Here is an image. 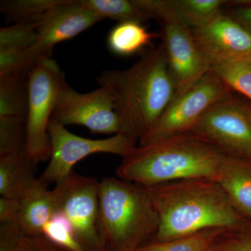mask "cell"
<instances>
[{
  "instance_id": "6da1fadb",
  "label": "cell",
  "mask_w": 251,
  "mask_h": 251,
  "mask_svg": "<svg viewBox=\"0 0 251 251\" xmlns=\"http://www.w3.org/2000/svg\"><path fill=\"white\" fill-rule=\"evenodd\" d=\"M145 188L159 220L153 242L173 240L207 229L251 228V222L238 212L214 180H178Z\"/></svg>"
},
{
  "instance_id": "7a4b0ae2",
  "label": "cell",
  "mask_w": 251,
  "mask_h": 251,
  "mask_svg": "<svg viewBox=\"0 0 251 251\" xmlns=\"http://www.w3.org/2000/svg\"><path fill=\"white\" fill-rule=\"evenodd\" d=\"M100 86L111 90L121 134L135 141L151 129L176 94L163 43L125 71H104Z\"/></svg>"
},
{
  "instance_id": "3957f363",
  "label": "cell",
  "mask_w": 251,
  "mask_h": 251,
  "mask_svg": "<svg viewBox=\"0 0 251 251\" xmlns=\"http://www.w3.org/2000/svg\"><path fill=\"white\" fill-rule=\"evenodd\" d=\"M227 153L195 133L138 146L117 168L119 178L144 187L178 180L216 181Z\"/></svg>"
},
{
  "instance_id": "277c9868",
  "label": "cell",
  "mask_w": 251,
  "mask_h": 251,
  "mask_svg": "<svg viewBox=\"0 0 251 251\" xmlns=\"http://www.w3.org/2000/svg\"><path fill=\"white\" fill-rule=\"evenodd\" d=\"M102 238L108 251H135L152 242L159 220L146 188L109 176L99 187Z\"/></svg>"
},
{
  "instance_id": "5b68a950",
  "label": "cell",
  "mask_w": 251,
  "mask_h": 251,
  "mask_svg": "<svg viewBox=\"0 0 251 251\" xmlns=\"http://www.w3.org/2000/svg\"><path fill=\"white\" fill-rule=\"evenodd\" d=\"M67 85L65 74L50 56L39 57L28 74V111L24 151L36 166L50 157L48 127L59 92Z\"/></svg>"
},
{
  "instance_id": "8992f818",
  "label": "cell",
  "mask_w": 251,
  "mask_h": 251,
  "mask_svg": "<svg viewBox=\"0 0 251 251\" xmlns=\"http://www.w3.org/2000/svg\"><path fill=\"white\" fill-rule=\"evenodd\" d=\"M54 184L52 191L55 212L69 220L80 247L85 251H108L100 232V181L72 172Z\"/></svg>"
},
{
  "instance_id": "52a82bcc",
  "label": "cell",
  "mask_w": 251,
  "mask_h": 251,
  "mask_svg": "<svg viewBox=\"0 0 251 251\" xmlns=\"http://www.w3.org/2000/svg\"><path fill=\"white\" fill-rule=\"evenodd\" d=\"M231 92L210 70L192 87L175 96L151 129L142 137L138 146L190 133L208 109L231 99Z\"/></svg>"
},
{
  "instance_id": "ba28073f",
  "label": "cell",
  "mask_w": 251,
  "mask_h": 251,
  "mask_svg": "<svg viewBox=\"0 0 251 251\" xmlns=\"http://www.w3.org/2000/svg\"><path fill=\"white\" fill-rule=\"evenodd\" d=\"M51 153L49 165L39 179L47 185L55 184L72 173L73 167L90 155L112 153L128 156L137 148V142L118 133L105 139L92 140L73 134L65 126L51 119L48 127Z\"/></svg>"
},
{
  "instance_id": "9c48e42d",
  "label": "cell",
  "mask_w": 251,
  "mask_h": 251,
  "mask_svg": "<svg viewBox=\"0 0 251 251\" xmlns=\"http://www.w3.org/2000/svg\"><path fill=\"white\" fill-rule=\"evenodd\" d=\"M52 119L64 126H84L94 133L120 132L113 93L105 86L82 94L66 85L57 97Z\"/></svg>"
},
{
  "instance_id": "30bf717a",
  "label": "cell",
  "mask_w": 251,
  "mask_h": 251,
  "mask_svg": "<svg viewBox=\"0 0 251 251\" xmlns=\"http://www.w3.org/2000/svg\"><path fill=\"white\" fill-rule=\"evenodd\" d=\"M191 132L227 154L251 161V125L240 104L231 99L208 109Z\"/></svg>"
},
{
  "instance_id": "8fae6325",
  "label": "cell",
  "mask_w": 251,
  "mask_h": 251,
  "mask_svg": "<svg viewBox=\"0 0 251 251\" xmlns=\"http://www.w3.org/2000/svg\"><path fill=\"white\" fill-rule=\"evenodd\" d=\"M101 20L80 0H58L41 18L37 40L28 52L36 59L50 56L54 46L75 37Z\"/></svg>"
},
{
  "instance_id": "7c38bea8",
  "label": "cell",
  "mask_w": 251,
  "mask_h": 251,
  "mask_svg": "<svg viewBox=\"0 0 251 251\" xmlns=\"http://www.w3.org/2000/svg\"><path fill=\"white\" fill-rule=\"evenodd\" d=\"M163 25V44L177 95L210 72V63L195 43L191 29L175 21Z\"/></svg>"
},
{
  "instance_id": "4fadbf2b",
  "label": "cell",
  "mask_w": 251,
  "mask_h": 251,
  "mask_svg": "<svg viewBox=\"0 0 251 251\" xmlns=\"http://www.w3.org/2000/svg\"><path fill=\"white\" fill-rule=\"evenodd\" d=\"M195 43L211 64L251 55V34L221 12L202 27L191 29Z\"/></svg>"
},
{
  "instance_id": "5bb4252c",
  "label": "cell",
  "mask_w": 251,
  "mask_h": 251,
  "mask_svg": "<svg viewBox=\"0 0 251 251\" xmlns=\"http://www.w3.org/2000/svg\"><path fill=\"white\" fill-rule=\"evenodd\" d=\"M151 18L175 21L189 29L201 27L221 14L226 0H135Z\"/></svg>"
},
{
  "instance_id": "9a60e30c",
  "label": "cell",
  "mask_w": 251,
  "mask_h": 251,
  "mask_svg": "<svg viewBox=\"0 0 251 251\" xmlns=\"http://www.w3.org/2000/svg\"><path fill=\"white\" fill-rule=\"evenodd\" d=\"M55 213L52 190L40 179L19 199L16 227L22 236L40 235L43 227Z\"/></svg>"
},
{
  "instance_id": "2e32d148",
  "label": "cell",
  "mask_w": 251,
  "mask_h": 251,
  "mask_svg": "<svg viewBox=\"0 0 251 251\" xmlns=\"http://www.w3.org/2000/svg\"><path fill=\"white\" fill-rule=\"evenodd\" d=\"M216 181L238 212L251 222V161L227 155Z\"/></svg>"
},
{
  "instance_id": "e0dca14e",
  "label": "cell",
  "mask_w": 251,
  "mask_h": 251,
  "mask_svg": "<svg viewBox=\"0 0 251 251\" xmlns=\"http://www.w3.org/2000/svg\"><path fill=\"white\" fill-rule=\"evenodd\" d=\"M36 165L27 158L24 150L0 155V195L21 199L37 182Z\"/></svg>"
},
{
  "instance_id": "ac0fdd59",
  "label": "cell",
  "mask_w": 251,
  "mask_h": 251,
  "mask_svg": "<svg viewBox=\"0 0 251 251\" xmlns=\"http://www.w3.org/2000/svg\"><path fill=\"white\" fill-rule=\"evenodd\" d=\"M28 74L0 77V121L27 123Z\"/></svg>"
},
{
  "instance_id": "d6986e66",
  "label": "cell",
  "mask_w": 251,
  "mask_h": 251,
  "mask_svg": "<svg viewBox=\"0 0 251 251\" xmlns=\"http://www.w3.org/2000/svg\"><path fill=\"white\" fill-rule=\"evenodd\" d=\"M156 36L155 33L150 32L144 27L143 23H120L109 33L108 48L114 54L127 57L150 45Z\"/></svg>"
},
{
  "instance_id": "ffe728a7",
  "label": "cell",
  "mask_w": 251,
  "mask_h": 251,
  "mask_svg": "<svg viewBox=\"0 0 251 251\" xmlns=\"http://www.w3.org/2000/svg\"><path fill=\"white\" fill-rule=\"evenodd\" d=\"M227 230L229 229H204L173 240L151 242L135 251H212L220 237Z\"/></svg>"
},
{
  "instance_id": "44dd1931",
  "label": "cell",
  "mask_w": 251,
  "mask_h": 251,
  "mask_svg": "<svg viewBox=\"0 0 251 251\" xmlns=\"http://www.w3.org/2000/svg\"><path fill=\"white\" fill-rule=\"evenodd\" d=\"M80 2L103 19L109 18L119 23H143L151 18L135 0H80Z\"/></svg>"
},
{
  "instance_id": "7402d4cb",
  "label": "cell",
  "mask_w": 251,
  "mask_h": 251,
  "mask_svg": "<svg viewBox=\"0 0 251 251\" xmlns=\"http://www.w3.org/2000/svg\"><path fill=\"white\" fill-rule=\"evenodd\" d=\"M211 71L231 90L251 100V55L211 64Z\"/></svg>"
},
{
  "instance_id": "603a6c76",
  "label": "cell",
  "mask_w": 251,
  "mask_h": 251,
  "mask_svg": "<svg viewBox=\"0 0 251 251\" xmlns=\"http://www.w3.org/2000/svg\"><path fill=\"white\" fill-rule=\"evenodd\" d=\"M58 0H9L1 3V11L9 22L40 21Z\"/></svg>"
},
{
  "instance_id": "cb8c5ba5",
  "label": "cell",
  "mask_w": 251,
  "mask_h": 251,
  "mask_svg": "<svg viewBox=\"0 0 251 251\" xmlns=\"http://www.w3.org/2000/svg\"><path fill=\"white\" fill-rule=\"evenodd\" d=\"M40 21H26L0 29V49L28 50L37 40L38 27Z\"/></svg>"
},
{
  "instance_id": "d4e9b609",
  "label": "cell",
  "mask_w": 251,
  "mask_h": 251,
  "mask_svg": "<svg viewBox=\"0 0 251 251\" xmlns=\"http://www.w3.org/2000/svg\"><path fill=\"white\" fill-rule=\"evenodd\" d=\"M42 234L67 251H85L74 238L69 220L61 213H54L43 227Z\"/></svg>"
},
{
  "instance_id": "484cf974",
  "label": "cell",
  "mask_w": 251,
  "mask_h": 251,
  "mask_svg": "<svg viewBox=\"0 0 251 251\" xmlns=\"http://www.w3.org/2000/svg\"><path fill=\"white\" fill-rule=\"evenodd\" d=\"M36 60L28 50L0 49V77L29 73Z\"/></svg>"
},
{
  "instance_id": "4316f807",
  "label": "cell",
  "mask_w": 251,
  "mask_h": 251,
  "mask_svg": "<svg viewBox=\"0 0 251 251\" xmlns=\"http://www.w3.org/2000/svg\"><path fill=\"white\" fill-rule=\"evenodd\" d=\"M212 251H251V228L226 231Z\"/></svg>"
},
{
  "instance_id": "83f0119b",
  "label": "cell",
  "mask_w": 251,
  "mask_h": 251,
  "mask_svg": "<svg viewBox=\"0 0 251 251\" xmlns=\"http://www.w3.org/2000/svg\"><path fill=\"white\" fill-rule=\"evenodd\" d=\"M15 251H67L40 235L22 236L16 243Z\"/></svg>"
},
{
  "instance_id": "f1b7e54d",
  "label": "cell",
  "mask_w": 251,
  "mask_h": 251,
  "mask_svg": "<svg viewBox=\"0 0 251 251\" xmlns=\"http://www.w3.org/2000/svg\"><path fill=\"white\" fill-rule=\"evenodd\" d=\"M21 236L14 224H0V251H15Z\"/></svg>"
},
{
  "instance_id": "f546056e",
  "label": "cell",
  "mask_w": 251,
  "mask_h": 251,
  "mask_svg": "<svg viewBox=\"0 0 251 251\" xmlns=\"http://www.w3.org/2000/svg\"><path fill=\"white\" fill-rule=\"evenodd\" d=\"M19 200L0 198V224H14L16 222Z\"/></svg>"
},
{
  "instance_id": "4dcf8cb0",
  "label": "cell",
  "mask_w": 251,
  "mask_h": 251,
  "mask_svg": "<svg viewBox=\"0 0 251 251\" xmlns=\"http://www.w3.org/2000/svg\"><path fill=\"white\" fill-rule=\"evenodd\" d=\"M227 14L240 23L251 34V4L236 6Z\"/></svg>"
},
{
  "instance_id": "1f68e13d",
  "label": "cell",
  "mask_w": 251,
  "mask_h": 251,
  "mask_svg": "<svg viewBox=\"0 0 251 251\" xmlns=\"http://www.w3.org/2000/svg\"><path fill=\"white\" fill-rule=\"evenodd\" d=\"M240 104V103H239ZM241 108L251 125V105L240 104Z\"/></svg>"
}]
</instances>
